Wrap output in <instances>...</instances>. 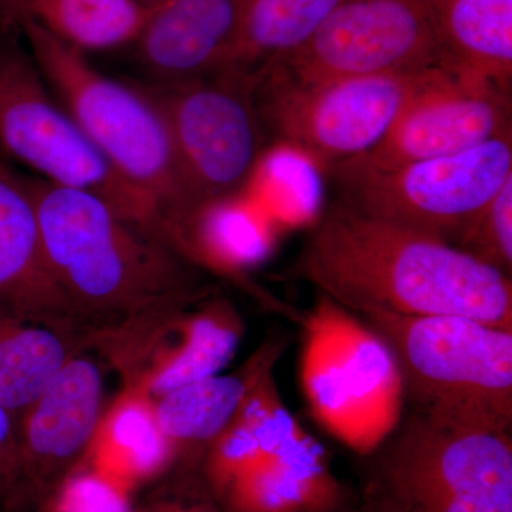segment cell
<instances>
[{
	"label": "cell",
	"mask_w": 512,
	"mask_h": 512,
	"mask_svg": "<svg viewBox=\"0 0 512 512\" xmlns=\"http://www.w3.org/2000/svg\"><path fill=\"white\" fill-rule=\"evenodd\" d=\"M18 30L50 92L117 174L156 205L180 242L198 210L163 114L143 87L130 86L90 63L32 22Z\"/></svg>",
	"instance_id": "7a4b0ae2"
},
{
	"label": "cell",
	"mask_w": 512,
	"mask_h": 512,
	"mask_svg": "<svg viewBox=\"0 0 512 512\" xmlns=\"http://www.w3.org/2000/svg\"><path fill=\"white\" fill-rule=\"evenodd\" d=\"M454 247L512 276V177L471 222Z\"/></svg>",
	"instance_id": "484cf974"
},
{
	"label": "cell",
	"mask_w": 512,
	"mask_h": 512,
	"mask_svg": "<svg viewBox=\"0 0 512 512\" xmlns=\"http://www.w3.org/2000/svg\"><path fill=\"white\" fill-rule=\"evenodd\" d=\"M16 460V443L13 439L12 417L0 406V473L13 466Z\"/></svg>",
	"instance_id": "f1b7e54d"
},
{
	"label": "cell",
	"mask_w": 512,
	"mask_h": 512,
	"mask_svg": "<svg viewBox=\"0 0 512 512\" xmlns=\"http://www.w3.org/2000/svg\"><path fill=\"white\" fill-rule=\"evenodd\" d=\"M510 90L461 67L436 66L379 144L345 161L363 170L453 156L511 133Z\"/></svg>",
	"instance_id": "7c38bea8"
},
{
	"label": "cell",
	"mask_w": 512,
	"mask_h": 512,
	"mask_svg": "<svg viewBox=\"0 0 512 512\" xmlns=\"http://www.w3.org/2000/svg\"><path fill=\"white\" fill-rule=\"evenodd\" d=\"M53 512H131L128 493L94 471L64 485Z\"/></svg>",
	"instance_id": "83f0119b"
},
{
	"label": "cell",
	"mask_w": 512,
	"mask_h": 512,
	"mask_svg": "<svg viewBox=\"0 0 512 512\" xmlns=\"http://www.w3.org/2000/svg\"><path fill=\"white\" fill-rule=\"evenodd\" d=\"M359 512H512V437L404 412L366 457Z\"/></svg>",
	"instance_id": "5b68a950"
},
{
	"label": "cell",
	"mask_w": 512,
	"mask_h": 512,
	"mask_svg": "<svg viewBox=\"0 0 512 512\" xmlns=\"http://www.w3.org/2000/svg\"><path fill=\"white\" fill-rule=\"evenodd\" d=\"M262 460L261 450L251 431L237 419L232 420L211 443L208 474L215 491L221 495Z\"/></svg>",
	"instance_id": "4316f807"
},
{
	"label": "cell",
	"mask_w": 512,
	"mask_h": 512,
	"mask_svg": "<svg viewBox=\"0 0 512 512\" xmlns=\"http://www.w3.org/2000/svg\"><path fill=\"white\" fill-rule=\"evenodd\" d=\"M255 74L225 69L188 82L140 84L163 114L198 208L247 190L264 154Z\"/></svg>",
	"instance_id": "30bf717a"
},
{
	"label": "cell",
	"mask_w": 512,
	"mask_h": 512,
	"mask_svg": "<svg viewBox=\"0 0 512 512\" xmlns=\"http://www.w3.org/2000/svg\"><path fill=\"white\" fill-rule=\"evenodd\" d=\"M101 377L89 360H67L39 399L23 414V443L30 456L64 460L92 443L100 423Z\"/></svg>",
	"instance_id": "9a60e30c"
},
{
	"label": "cell",
	"mask_w": 512,
	"mask_h": 512,
	"mask_svg": "<svg viewBox=\"0 0 512 512\" xmlns=\"http://www.w3.org/2000/svg\"><path fill=\"white\" fill-rule=\"evenodd\" d=\"M299 322L302 390L312 416L333 439L369 456L404 414L392 350L359 315L320 293Z\"/></svg>",
	"instance_id": "8992f818"
},
{
	"label": "cell",
	"mask_w": 512,
	"mask_h": 512,
	"mask_svg": "<svg viewBox=\"0 0 512 512\" xmlns=\"http://www.w3.org/2000/svg\"><path fill=\"white\" fill-rule=\"evenodd\" d=\"M276 229L274 222L241 194L198 208L184 229L181 245L211 268L242 274L268 258Z\"/></svg>",
	"instance_id": "d6986e66"
},
{
	"label": "cell",
	"mask_w": 512,
	"mask_h": 512,
	"mask_svg": "<svg viewBox=\"0 0 512 512\" xmlns=\"http://www.w3.org/2000/svg\"><path fill=\"white\" fill-rule=\"evenodd\" d=\"M5 26L32 22L79 52H106L136 42L148 10L140 0H0Z\"/></svg>",
	"instance_id": "2e32d148"
},
{
	"label": "cell",
	"mask_w": 512,
	"mask_h": 512,
	"mask_svg": "<svg viewBox=\"0 0 512 512\" xmlns=\"http://www.w3.org/2000/svg\"><path fill=\"white\" fill-rule=\"evenodd\" d=\"M338 512H343V510L342 511H338Z\"/></svg>",
	"instance_id": "4dcf8cb0"
},
{
	"label": "cell",
	"mask_w": 512,
	"mask_h": 512,
	"mask_svg": "<svg viewBox=\"0 0 512 512\" xmlns=\"http://www.w3.org/2000/svg\"><path fill=\"white\" fill-rule=\"evenodd\" d=\"M90 444L92 471L126 493L161 470L174 447L161 430L154 404L140 396L114 404Z\"/></svg>",
	"instance_id": "ffe728a7"
},
{
	"label": "cell",
	"mask_w": 512,
	"mask_h": 512,
	"mask_svg": "<svg viewBox=\"0 0 512 512\" xmlns=\"http://www.w3.org/2000/svg\"><path fill=\"white\" fill-rule=\"evenodd\" d=\"M326 171L339 201L454 247L512 177V133L453 156L386 170L336 164Z\"/></svg>",
	"instance_id": "9c48e42d"
},
{
	"label": "cell",
	"mask_w": 512,
	"mask_h": 512,
	"mask_svg": "<svg viewBox=\"0 0 512 512\" xmlns=\"http://www.w3.org/2000/svg\"><path fill=\"white\" fill-rule=\"evenodd\" d=\"M359 316L392 350L404 412L441 426L511 433L512 330L464 316Z\"/></svg>",
	"instance_id": "3957f363"
},
{
	"label": "cell",
	"mask_w": 512,
	"mask_h": 512,
	"mask_svg": "<svg viewBox=\"0 0 512 512\" xmlns=\"http://www.w3.org/2000/svg\"><path fill=\"white\" fill-rule=\"evenodd\" d=\"M151 512H214L210 508L205 507H165L163 510Z\"/></svg>",
	"instance_id": "f546056e"
},
{
	"label": "cell",
	"mask_w": 512,
	"mask_h": 512,
	"mask_svg": "<svg viewBox=\"0 0 512 512\" xmlns=\"http://www.w3.org/2000/svg\"><path fill=\"white\" fill-rule=\"evenodd\" d=\"M63 343L46 329L0 316V406L25 414L67 362Z\"/></svg>",
	"instance_id": "cb8c5ba5"
},
{
	"label": "cell",
	"mask_w": 512,
	"mask_h": 512,
	"mask_svg": "<svg viewBox=\"0 0 512 512\" xmlns=\"http://www.w3.org/2000/svg\"><path fill=\"white\" fill-rule=\"evenodd\" d=\"M284 339L271 340L244 369L178 387L154 404L158 423L173 444L212 443L234 420L242 400L284 352Z\"/></svg>",
	"instance_id": "e0dca14e"
},
{
	"label": "cell",
	"mask_w": 512,
	"mask_h": 512,
	"mask_svg": "<svg viewBox=\"0 0 512 512\" xmlns=\"http://www.w3.org/2000/svg\"><path fill=\"white\" fill-rule=\"evenodd\" d=\"M228 512H338L346 493L322 446L309 436L264 460L221 494Z\"/></svg>",
	"instance_id": "5bb4252c"
},
{
	"label": "cell",
	"mask_w": 512,
	"mask_h": 512,
	"mask_svg": "<svg viewBox=\"0 0 512 512\" xmlns=\"http://www.w3.org/2000/svg\"><path fill=\"white\" fill-rule=\"evenodd\" d=\"M35 205L43 261L56 296L119 306L187 285L177 261L150 241V229L128 220L89 192L22 175Z\"/></svg>",
	"instance_id": "277c9868"
},
{
	"label": "cell",
	"mask_w": 512,
	"mask_h": 512,
	"mask_svg": "<svg viewBox=\"0 0 512 512\" xmlns=\"http://www.w3.org/2000/svg\"><path fill=\"white\" fill-rule=\"evenodd\" d=\"M247 0H160L133 43L148 83L188 82L227 69Z\"/></svg>",
	"instance_id": "4fadbf2b"
},
{
	"label": "cell",
	"mask_w": 512,
	"mask_h": 512,
	"mask_svg": "<svg viewBox=\"0 0 512 512\" xmlns=\"http://www.w3.org/2000/svg\"><path fill=\"white\" fill-rule=\"evenodd\" d=\"M285 275L356 315L464 316L512 330L510 276L339 200L322 211Z\"/></svg>",
	"instance_id": "6da1fadb"
},
{
	"label": "cell",
	"mask_w": 512,
	"mask_h": 512,
	"mask_svg": "<svg viewBox=\"0 0 512 512\" xmlns=\"http://www.w3.org/2000/svg\"><path fill=\"white\" fill-rule=\"evenodd\" d=\"M340 0H247L227 69L255 73L308 42ZM225 70V69H224Z\"/></svg>",
	"instance_id": "7402d4cb"
},
{
	"label": "cell",
	"mask_w": 512,
	"mask_h": 512,
	"mask_svg": "<svg viewBox=\"0 0 512 512\" xmlns=\"http://www.w3.org/2000/svg\"><path fill=\"white\" fill-rule=\"evenodd\" d=\"M0 39V154L56 187L97 195L128 220L168 232L156 205L127 184L56 100L15 28Z\"/></svg>",
	"instance_id": "52a82bcc"
},
{
	"label": "cell",
	"mask_w": 512,
	"mask_h": 512,
	"mask_svg": "<svg viewBox=\"0 0 512 512\" xmlns=\"http://www.w3.org/2000/svg\"><path fill=\"white\" fill-rule=\"evenodd\" d=\"M242 326L225 303H215L185 325L183 340L151 376L154 396L220 375L237 352Z\"/></svg>",
	"instance_id": "603a6c76"
},
{
	"label": "cell",
	"mask_w": 512,
	"mask_h": 512,
	"mask_svg": "<svg viewBox=\"0 0 512 512\" xmlns=\"http://www.w3.org/2000/svg\"><path fill=\"white\" fill-rule=\"evenodd\" d=\"M269 64L298 82L323 83L448 62L427 0H340L305 45Z\"/></svg>",
	"instance_id": "8fae6325"
},
{
	"label": "cell",
	"mask_w": 512,
	"mask_h": 512,
	"mask_svg": "<svg viewBox=\"0 0 512 512\" xmlns=\"http://www.w3.org/2000/svg\"><path fill=\"white\" fill-rule=\"evenodd\" d=\"M431 69L302 83L268 64L254 73L256 106L279 144L328 170L373 150Z\"/></svg>",
	"instance_id": "ba28073f"
},
{
	"label": "cell",
	"mask_w": 512,
	"mask_h": 512,
	"mask_svg": "<svg viewBox=\"0 0 512 512\" xmlns=\"http://www.w3.org/2000/svg\"><path fill=\"white\" fill-rule=\"evenodd\" d=\"M234 419L251 431L264 460L278 457L306 434L282 400L272 370L249 389Z\"/></svg>",
	"instance_id": "d4e9b609"
},
{
	"label": "cell",
	"mask_w": 512,
	"mask_h": 512,
	"mask_svg": "<svg viewBox=\"0 0 512 512\" xmlns=\"http://www.w3.org/2000/svg\"><path fill=\"white\" fill-rule=\"evenodd\" d=\"M451 66L510 90L512 0H427Z\"/></svg>",
	"instance_id": "ac0fdd59"
},
{
	"label": "cell",
	"mask_w": 512,
	"mask_h": 512,
	"mask_svg": "<svg viewBox=\"0 0 512 512\" xmlns=\"http://www.w3.org/2000/svg\"><path fill=\"white\" fill-rule=\"evenodd\" d=\"M56 296L40 245L35 205L22 175L0 168V305Z\"/></svg>",
	"instance_id": "44dd1931"
}]
</instances>
